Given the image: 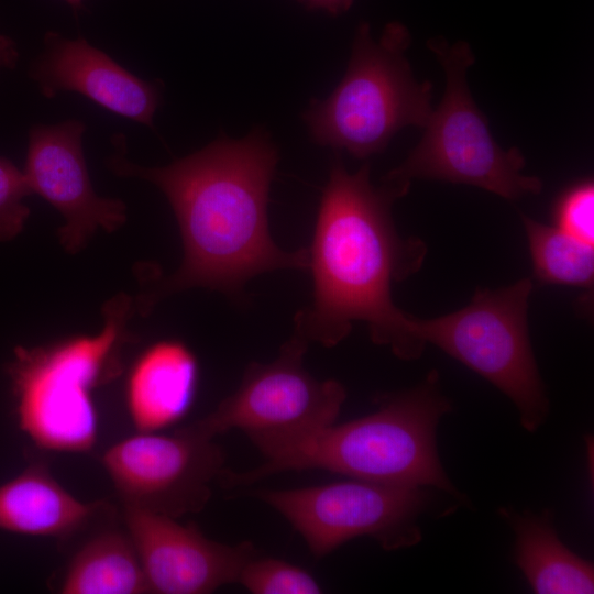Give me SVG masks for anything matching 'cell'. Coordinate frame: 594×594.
<instances>
[{
	"label": "cell",
	"instance_id": "10",
	"mask_svg": "<svg viewBox=\"0 0 594 594\" xmlns=\"http://www.w3.org/2000/svg\"><path fill=\"white\" fill-rule=\"evenodd\" d=\"M224 461L213 438L191 424L172 435L136 431L101 455L123 506L177 519L207 506Z\"/></svg>",
	"mask_w": 594,
	"mask_h": 594
},
{
	"label": "cell",
	"instance_id": "23",
	"mask_svg": "<svg viewBox=\"0 0 594 594\" xmlns=\"http://www.w3.org/2000/svg\"><path fill=\"white\" fill-rule=\"evenodd\" d=\"M311 8L323 9L331 14H340L349 10L353 0H302Z\"/></svg>",
	"mask_w": 594,
	"mask_h": 594
},
{
	"label": "cell",
	"instance_id": "9",
	"mask_svg": "<svg viewBox=\"0 0 594 594\" xmlns=\"http://www.w3.org/2000/svg\"><path fill=\"white\" fill-rule=\"evenodd\" d=\"M308 343L295 327L274 361L249 364L238 389L191 425L215 439L232 429L250 438L296 435L334 424L346 392L338 381H318L305 370Z\"/></svg>",
	"mask_w": 594,
	"mask_h": 594
},
{
	"label": "cell",
	"instance_id": "13",
	"mask_svg": "<svg viewBox=\"0 0 594 594\" xmlns=\"http://www.w3.org/2000/svg\"><path fill=\"white\" fill-rule=\"evenodd\" d=\"M45 51L34 62L30 76L42 95L80 94L100 107L153 128L162 99V85L145 81L85 38H65L47 32Z\"/></svg>",
	"mask_w": 594,
	"mask_h": 594
},
{
	"label": "cell",
	"instance_id": "11",
	"mask_svg": "<svg viewBox=\"0 0 594 594\" xmlns=\"http://www.w3.org/2000/svg\"><path fill=\"white\" fill-rule=\"evenodd\" d=\"M123 520L151 593H212L238 582L243 566L257 554L251 541H215L195 524L182 525L165 515L123 506Z\"/></svg>",
	"mask_w": 594,
	"mask_h": 594
},
{
	"label": "cell",
	"instance_id": "19",
	"mask_svg": "<svg viewBox=\"0 0 594 594\" xmlns=\"http://www.w3.org/2000/svg\"><path fill=\"white\" fill-rule=\"evenodd\" d=\"M238 582L253 594H318V581L302 568L282 559L260 557L243 566Z\"/></svg>",
	"mask_w": 594,
	"mask_h": 594
},
{
	"label": "cell",
	"instance_id": "18",
	"mask_svg": "<svg viewBox=\"0 0 594 594\" xmlns=\"http://www.w3.org/2000/svg\"><path fill=\"white\" fill-rule=\"evenodd\" d=\"M536 279L586 289L594 283V244L521 215Z\"/></svg>",
	"mask_w": 594,
	"mask_h": 594
},
{
	"label": "cell",
	"instance_id": "24",
	"mask_svg": "<svg viewBox=\"0 0 594 594\" xmlns=\"http://www.w3.org/2000/svg\"><path fill=\"white\" fill-rule=\"evenodd\" d=\"M74 11H78L82 6V0H65Z\"/></svg>",
	"mask_w": 594,
	"mask_h": 594
},
{
	"label": "cell",
	"instance_id": "3",
	"mask_svg": "<svg viewBox=\"0 0 594 594\" xmlns=\"http://www.w3.org/2000/svg\"><path fill=\"white\" fill-rule=\"evenodd\" d=\"M450 410L432 370L416 387L382 397L378 409L362 418L296 435L250 437L263 463L244 472L226 469L219 483L235 488L286 471L322 470L457 495L436 447L437 426Z\"/></svg>",
	"mask_w": 594,
	"mask_h": 594
},
{
	"label": "cell",
	"instance_id": "22",
	"mask_svg": "<svg viewBox=\"0 0 594 594\" xmlns=\"http://www.w3.org/2000/svg\"><path fill=\"white\" fill-rule=\"evenodd\" d=\"M19 52L13 40L0 35V67L13 68L18 62Z\"/></svg>",
	"mask_w": 594,
	"mask_h": 594
},
{
	"label": "cell",
	"instance_id": "7",
	"mask_svg": "<svg viewBox=\"0 0 594 594\" xmlns=\"http://www.w3.org/2000/svg\"><path fill=\"white\" fill-rule=\"evenodd\" d=\"M530 278L499 289H477L465 307L437 318H413L418 339L432 343L486 378L516 406L521 426L536 431L549 402L528 331Z\"/></svg>",
	"mask_w": 594,
	"mask_h": 594
},
{
	"label": "cell",
	"instance_id": "1",
	"mask_svg": "<svg viewBox=\"0 0 594 594\" xmlns=\"http://www.w3.org/2000/svg\"><path fill=\"white\" fill-rule=\"evenodd\" d=\"M277 161L261 129L240 140L219 138L164 167L135 165L121 153L110 157L114 174L145 179L165 194L182 233V265L148 295L144 309L187 288L235 296L261 273L309 268L308 248L287 252L270 233L268 193Z\"/></svg>",
	"mask_w": 594,
	"mask_h": 594
},
{
	"label": "cell",
	"instance_id": "2",
	"mask_svg": "<svg viewBox=\"0 0 594 594\" xmlns=\"http://www.w3.org/2000/svg\"><path fill=\"white\" fill-rule=\"evenodd\" d=\"M409 189L370 180V165L351 174L333 161L322 191L309 250L314 300L297 312V327L309 342L340 343L354 321H364L371 339L402 360H416L425 344L413 317L393 301L392 285L416 273L427 253L416 238L403 239L391 213Z\"/></svg>",
	"mask_w": 594,
	"mask_h": 594
},
{
	"label": "cell",
	"instance_id": "8",
	"mask_svg": "<svg viewBox=\"0 0 594 594\" xmlns=\"http://www.w3.org/2000/svg\"><path fill=\"white\" fill-rule=\"evenodd\" d=\"M250 493L282 515L316 558L359 537L373 538L387 551L413 547L421 540L417 520L428 503L424 487L355 479Z\"/></svg>",
	"mask_w": 594,
	"mask_h": 594
},
{
	"label": "cell",
	"instance_id": "21",
	"mask_svg": "<svg viewBox=\"0 0 594 594\" xmlns=\"http://www.w3.org/2000/svg\"><path fill=\"white\" fill-rule=\"evenodd\" d=\"M31 194L24 172L0 156V242L14 239L23 230L30 216L23 200Z\"/></svg>",
	"mask_w": 594,
	"mask_h": 594
},
{
	"label": "cell",
	"instance_id": "6",
	"mask_svg": "<svg viewBox=\"0 0 594 594\" xmlns=\"http://www.w3.org/2000/svg\"><path fill=\"white\" fill-rule=\"evenodd\" d=\"M427 46L444 69V95L421 141L384 182L409 189L413 178L439 179L473 185L508 200L539 194L541 179L521 173L526 165L521 152L503 150L495 142L486 117L472 99L466 72L475 58L470 45L430 38Z\"/></svg>",
	"mask_w": 594,
	"mask_h": 594
},
{
	"label": "cell",
	"instance_id": "4",
	"mask_svg": "<svg viewBox=\"0 0 594 594\" xmlns=\"http://www.w3.org/2000/svg\"><path fill=\"white\" fill-rule=\"evenodd\" d=\"M131 308V298L120 294L103 305L105 324L97 334L14 349L7 372L16 421L37 448L63 453L94 449L99 433L94 393L123 371Z\"/></svg>",
	"mask_w": 594,
	"mask_h": 594
},
{
	"label": "cell",
	"instance_id": "16",
	"mask_svg": "<svg viewBox=\"0 0 594 594\" xmlns=\"http://www.w3.org/2000/svg\"><path fill=\"white\" fill-rule=\"evenodd\" d=\"M516 535L515 561L535 593L594 592L593 565L559 539L549 512H501Z\"/></svg>",
	"mask_w": 594,
	"mask_h": 594
},
{
	"label": "cell",
	"instance_id": "14",
	"mask_svg": "<svg viewBox=\"0 0 594 594\" xmlns=\"http://www.w3.org/2000/svg\"><path fill=\"white\" fill-rule=\"evenodd\" d=\"M112 510L105 501L76 498L42 462L0 485V529L12 534L65 542Z\"/></svg>",
	"mask_w": 594,
	"mask_h": 594
},
{
	"label": "cell",
	"instance_id": "17",
	"mask_svg": "<svg viewBox=\"0 0 594 594\" xmlns=\"http://www.w3.org/2000/svg\"><path fill=\"white\" fill-rule=\"evenodd\" d=\"M62 594L151 593L134 543L110 526L88 537L70 558L58 585Z\"/></svg>",
	"mask_w": 594,
	"mask_h": 594
},
{
	"label": "cell",
	"instance_id": "5",
	"mask_svg": "<svg viewBox=\"0 0 594 594\" xmlns=\"http://www.w3.org/2000/svg\"><path fill=\"white\" fill-rule=\"evenodd\" d=\"M410 40L400 22L388 23L378 41L367 23L360 24L342 80L305 112L315 142L364 158L383 151L400 129L426 127L432 84L413 75L405 56Z\"/></svg>",
	"mask_w": 594,
	"mask_h": 594
},
{
	"label": "cell",
	"instance_id": "15",
	"mask_svg": "<svg viewBox=\"0 0 594 594\" xmlns=\"http://www.w3.org/2000/svg\"><path fill=\"white\" fill-rule=\"evenodd\" d=\"M199 367L182 341L161 340L146 348L129 371L125 405L140 432H157L180 421L190 410Z\"/></svg>",
	"mask_w": 594,
	"mask_h": 594
},
{
	"label": "cell",
	"instance_id": "20",
	"mask_svg": "<svg viewBox=\"0 0 594 594\" xmlns=\"http://www.w3.org/2000/svg\"><path fill=\"white\" fill-rule=\"evenodd\" d=\"M553 224L572 237L594 244V183L579 182L565 189L552 209Z\"/></svg>",
	"mask_w": 594,
	"mask_h": 594
},
{
	"label": "cell",
	"instance_id": "12",
	"mask_svg": "<svg viewBox=\"0 0 594 594\" xmlns=\"http://www.w3.org/2000/svg\"><path fill=\"white\" fill-rule=\"evenodd\" d=\"M85 129L79 120L31 128L23 170L31 193L64 217L58 237L70 253L80 251L98 228L112 232L127 220L123 201L100 197L92 188L82 152Z\"/></svg>",
	"mask_w": 594,
	"mask_h": 594
}]
</instances>
